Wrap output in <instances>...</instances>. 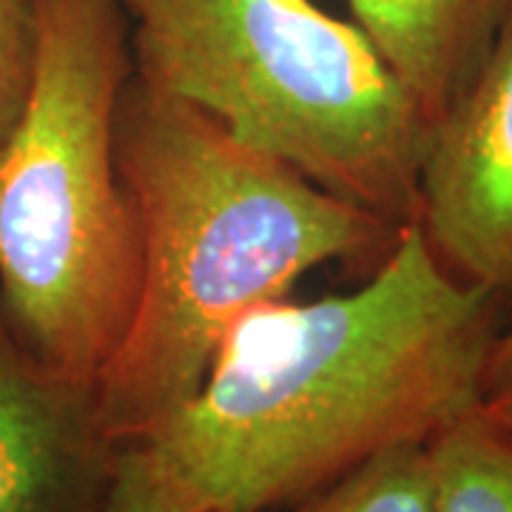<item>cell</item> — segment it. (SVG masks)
<instances>
[{
	"mask_svg": "<svg viewBox=\"0 0 512 512\" xmlns=\"http://www.w3.org/2000/svg\"><path fill=\"white\" fill-rule=\"evenodd\" d=\"M501 313L407 225L356 291L237 319L200 390L140 444L200 510H282L470 410Z\"/></svg>",
	"mask_w": 512,
	"mask_h": 512,
	"instance_id": "obj_1",
	"label": "cell"
},
{
	"mask_svg": "<svg viewBox=\"0 0 512 512\" xmlns=\"http://www.w3.org/2000/svg\"><path fill=\"white\" fill-rule=\"evenodd\" d=\"M117 163L137 225L140 285L94 382L97 421L114 447L148 439L200 390L245 313L285 299L319 265L376 268L407 228L239 143L134 72L117 111Z\"/></svg>",
	"mask_w": 512,
	"mask_h": 512,
	"instance_id": "obj_2",
	"label": "cell"
},
{
	"mask_svg": "<svg viewBox=\"0 0 512 512\" xmlns=\"http://www.w3.org/2000/svg\"><path fill=\"white\" fill-rule=\"evenodd\" d=\"M131 72L123 0H37L32 86L0 146V319L40 365L89 387L140 285L117 163Z\"/></svg>",
	"mask_w": 512,
	"mask_h": 512,
	"instance_id": "obj_3",
	"label": "cell"
},
{
	"mask_svg": "<svg viewBox=\"0 0 512 512\" xmlns=\"http://www.w3.org/2000/svg\"><path fill=\"white\" fill-rule=\"evenodd\" d=\"M128 15L148 89L330 194L416 225L430 123L356 23L313 0H137Z\"/></svg>",
	"mask_w": 512,
	"mask_h": 512,
	"instance_id": "obj_4",
	"label": "cell"
},
{
	"mask_svg": "<svg viewBox=\"0 0 512 512\" xmlns=\"http://www.w3.org/2000/svg\"><path fill=\"white\" fill-rule=\"evenodd\" d=\"M416 225L447 274L512 308V12L430 128Z\"/></svg>",
	"mask_w": 512,
	"mask_h": 512,
	"instance_id": "obj_5",
	"label": "cell"
},
{
	"mask_svg": "<svg viewBox=\"0 0 512 512\" xmlns=\"http://www.w3.org/2000/svg\"><path fill=\"white\" fill-rule=\"evenodd\" d=\"M114 453L94 387L40 365L0 319V512H97Z\"/></svg>",
	"mask_w": 512,
	"mask_h": 512,
	"instance_id": "obj_6",
	"label": "cell"
},
{
	"mask_svg": "<svg viewBox=\"0 0 512 512\" xmlns=\"http://www.w3.org/2000/svg\"><path fill=\"white\" fill-rule=\"evenodd\" d=\"M353 23L413 94L427 123L473 80L512 0H348Z\"/></svg>",
	"mask_w": 512,
	"mask_h": 512,
	"instance_id": "obj_7",
	"label": "cell"
},
{
	"mask_svg": "<svg viewBox=\"0 0 512 512\" xmlns=\"http://www.w3.org/2000/svg\"><path fill=\"white\" fill-rule=\"evenodd\" d=\"M433 512H512V421L473 404L427 441Z\"/></svg>",
	"mask_w": 512,
	"mask_h": 512,
	"instance_id": "obj_8",
	"label": "cell"
},
{
	"mask_svg": "<svg viewBox=\"0 0 512 512\" xmlns=\"http://www.w3.org/2000/svg\"><path fill=\"white\" fill-rule=\"evenodd\" d=\"M282 512H433L427 444L384 450Z\"/></svg>",
	"mask_w": 512,
	"mask_h": 512,
	"instance_id": "obj_9",
	"label": "cell"
},
{
	"mask_svg": "<svg viewBox=\"0 0 512 512\" xmlns=\"http://www.w3.org/2000/svg\"><path fill=\"white\" fill-rule=\"evenodd\" d=\"M37 46V0H0V146L26 106Z\"/></svg>",
	"mask_w": 512,
	"mask_h": 512,
	"instance_id": "obj_10",
	"label": "cell"
},
{
	"mask_svg": "<svg viewBox=\"0 0 512 512\" xmlns=\"http://www.w3.org/2000/svg\"><path fill=\"white\" fill-rule=\"evenodd\" d=\"M97 512H205L185 501L154 467L143 444L117 447Z\"/></svg>",
	"mask_w": 512,
	"mask_h": 512,
	"instance_id": "obj_11",
	"label": "cell"
},
{
	"mask_svg": "<svg viewBox=\"0 0 512 512\" xmlns=\"http://www.w3.org/2000/svg\"><path fill=\"white\" fill-rule=\"evenodd\" d=\"M478 404L498 419L512 421V328L498 330L478 384Z\"/></svg>",
	"mask_w": 512,
	"mask_h": 512,
	"instance_id": "obj_12",
	"label": "cell"
},
{
	"mask_svg": "<svg viewBox=\"0 0 512 512\" xmlns=\"http://www.w3.org/2000/svg\"><path fill=\"white\" fill-rule=\"evenodd\" d=\"M123 3H126V9H131V6H134L137 0H123Z\"/></svg>",
	"mask_w": 512,
	"mask_h": 512,
	"instance_id": "obj_13",
	"label": "cell"
}]
</instances>
